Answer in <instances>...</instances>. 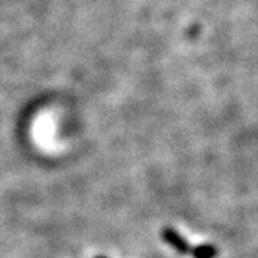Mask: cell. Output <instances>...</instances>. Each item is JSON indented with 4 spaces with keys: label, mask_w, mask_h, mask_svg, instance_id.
<instances>
[{
    "label": "cell",
    "mask_w": 258,
    "mask_h": 258,
    "mask_svg": "<svg viewBox=\"0 0 258 258\" xmlns=\"http://www.w3.org/2000/svg\"><path fill=\"white\" fill-rule=\"evenodd\" d=\"M162 239L167 244H170L176 252L185 255V253H190V249L191 246L188 244V241L185 238H183L177 230H174L173 227H165L162 230Z\"/></svg>",
    "instance_id": "obj_1"
},
{
    "label": "cell",
    "mask_w": 258,
    "mask_h": 258,
    "mask_svg": "<svg viewBox=\"0 0 258 258\" xmlns=\"http://www.w3.org/2000/svg\"><path fill=\"white\" fill-rule=\"evenodd\" d=\"M193 258H215L218 255V249L213 244H198L190 249Z\"/></svg>",
    "instance_id": "obj_2"
},
{
    "label": "cell",
    "mask_w": 258,
    "mask_h": 258,
    "mask_svg": "<svg viewBox=\"0 0 258 258\" xmlns=\"http://www.w3.org/2000/svg\"><path fill=\"white\" fill-rule=\"evenodd\" d=\"M95 258H107V256H104V255H98V256H95Z\"/></svg>",
    "instance_id": "obj_3"
}]
</instances>
